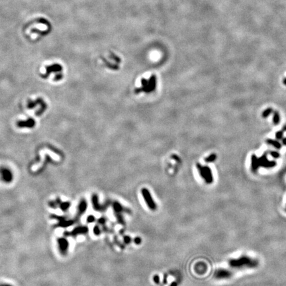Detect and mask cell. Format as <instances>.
Listing matches in <instances>:
<instances>
[{
    "instance_id": "6da1fadb",
    "label": "cell",
    "mask_w": 286,
    "mask_h": 286,
    "mask_svg": "<svg viewBox=\"0 0 286 286\" xmlns=\"http://www.w3.org/2000/svg\"><path fill=\"white\" fill-rule=\"evenodd\" d=\"M229 266L235 269L254 268L258 266V261L247 256H242L236 259H231L229 262Z\"/></svg>"
},
{
    "instance_id": "7a4b0ae2",
    "label": "cell",
    "mask_w": 286,
    "mask_h": 286,
    "mask_svg": "<svg viewBox=\"0 0 286 286\" xmlns=\"http://www.w3.org/2000/svg\"><path fill=\"white\" fill-rule=\"evenodd\" d=\"M276 166L275 161H270L267 158V154L264 153L260 158H258L256 155L253 154L251 157V168L252 172H256L259 168L262 167L266 168H270Z\"/></svg>"
},
{
    "instance_id": "3957f363",
    "label": "cell",
    "mask_w": 286,
    "mask_h": 286,
    "mask_svg": "<svg viewBox=\"0 0 286 286\" xmlns=\"http://www.w3.org/2000/svg\"><path fill=\"white\" fill-rule=\"evenodd\" d=\"M197 169L201 178L204 179L207 183L210 184L213 182V176L212 171L209 166H203L198 164Z\"/></svg>"
},
{
    "instance_id": "277c9868",
    "label": "cell",
    "mask_w": 286,
    "mask_h": 286,
    "mask_svg": "<svg viewBox=\"0 0 286 286\" xmlns=\"http://www.w3.org/2000/svg\"><path fill=\"white\" fill-rule=\"evenodd\" d=\"M141 193L148 208L152 211L156 210L157 208L156 204L155 203L153 199H152V195L149 190L147 188H143L141 189Z\"/></svg>"
},
{
    "instance_id": "5b68a950",
    "label": "cell",
    "mask_w": 286,
    "mask_h": 286,
    "mask_svg": "<svg viewBox=\"0 0 286 286\" xmlns=\"http://www.w3.org/2000/svg\"><path fill=\"white\" fill-rule=\"evenodd\" d=\"M232 272L229 271L226 269H218L215 271L214 276L216 279H228L232 276Z\"/></svg>"
},
{
    "instance_id": "8992f818",
    "label": "cell",
    "mask_w": 286,
    "mask_h": 286,
    "mask_svg": "<svg viewBox=\"0 0 286 286\" xmlns=\"http://www.w3.org/2000/svg\"><path fill=\"white\" fill-rule=\"evenodd\" d=\"M91 200H92V204L93 209L97 211H103L105 210V209L108 208L109 206V204H105V205H101L99 203V199H98V197L97 195H93L92 198H91Z\"/></svg>"
},
{
    "instance_id": "52a82bcc",
    "label": "cell",
    "mask_w": 286,
    "mask_h": 286,
    "mask_svg": "<svg viewBox=\"0 0 286 286\" xmlns=\"http://www.w3.org/2000/svg\"><path fill=\"white\" fill-rule=\"evenodd\" d=\"M0 173L1 174V178L3 180L4 182H11L13 178V174L11 171H10L9 169L6 168H1V169H0Z\"/></svg>"
},
{
    "instance_id": "ba28073f",
    "label": "cell",
    "mask_w": 286,
    "mask_h": 286,
    "mask_svg": "<svg viewBox=\"0 0 286 286\" xmlns=\"http://www.w3.org/2000/svg\"><path fill=\"white\" fill-rule=\"evenodd\" d=\"M62 70V66H60V64H55L53 65H51V66H47L46 68V73L43 77L46 78L49 75L50 73L51 72H60Z\"/></svg>"
},
{
    "instance_id": "9c48e42d",
    "label": "cell",
    "mask_w": 286,
    "mask_h": 286,
    "mask_svg": "<svg viewBox=\"0 0 286 286\" xmlns=\"http://www.w3.org/2000/svg\"><path fill=\"white\" fill-rule=\"evenodd\" d=\"M35 125V121L32 119H29L27 121H20L17 123V126L20 128H32Z\"/></svg>"
},
{
    "instance_id": "30bf717a",
    "label": "cell",
    "mask_w": 286,
    "mask_h": 286,
    "mask_svg": "<svg viewBox=\"0 0 286 286\" xmlns=\"http://www.w3.org/2000/svg\"><path fill=\"white\" fill-rule=\"evenodd\" d=\"M113 208L115 211V213H122L123 212V207L119 202L115 201L113 204Z\"/></svg>"
},
{
    "instance_id": "8fae6325",
    "label": "cell",
    "mask_w": 286,
    "mask_h": 286,
    "mask_svg": "<svg viewBox=\"0 0 286 286\" xmlns=\"http://www.w3.org/2000/svg\"><path fill=\"white\" fill-rule=\"evenodd\" d=\"M87 202L86 200H82V201L80 202V204L78 206V213L79 214H83L85 211H86L87 209Z\"/></svg>"
},
{
    "instance_id": "7c38bea8",
    "label": "cell",
    "mask_w": 286,
    "mask_h": 286,
    "mask_svg": "<svg viewBox=\"0 0 286 286\" xmlns=\"http://www.w3.org/2000/svg\"><path fill=\"white\" fill-rule=\"evenodd\" d=\"M266 143H267L268 145H272L273 147H275L276 148H278V149H280V148H281V143H279L278 141H276V140L267 139L266 140Z\"/></svg>"
},
{
    "instance_id": "4fadbf2b",
    "label": "cell",
    "mask_w": 286,
    "mask_h": 286,
    "mask_svg": "<svg viewBox=\"0 0 286 286\" xmlns=\"http://www.w3.org/2000/svg\"><path fill=\"white\" fill-rule=\"evenodd\" d=\"M280 121V116L278 111H274V117H273V122L274 125H278Z\"/></svg>"
},
{
    "instance_id": "5bb4252c",
    "label": "cell",
    "mask_w": 286,
    "mask_h": 286,
    "mask_svg": "<svg viewBox=\"0 0 286 286\" xmlns=\"http://www.w3.org/2000/svg\"><path fill=\"white\" fill-rule=\"evenodd\" d=\"M216 158H217V156H216V154H211L210 156H209L208 157H207V158H206V161L207 162H212L215 161L216 160Z\"/></svg>"
},
{
    "instance_id": "9a60e30c",
    "label": "cell",
    "mask_w": 286,
    "mask_h": 286,
    "mask_svg": "<svg viewBox=\"0 0 286 286\" xmlns=\"http://www.w3.org/2000/svg\"><path fill=\"white\" fill-rule=\"evenodd\" d=\"M272 112H273V110H272V108H268L267 110H266L263 112V113H262V117L264 118L268 117L270 114H271V113Z\"/></svg>"
},
{
    "instance_id": "2e32d148",
    "label": "cell",
    "mask_w": 286,
    "mask_h": 286,
    "mask_svg": "<svg viewBox=\"0 0 286 286\" xmlns=\"http://www.w3.org/2000/svg\"><path fill=\"white\" fill-rule=\"evenodd\" d=\"M93 233L96 236H99L101 234V231H100V229L97 225H95L93 228Z\"/></svg>"
},
{
    "instance_id": "e0dca14e",
    "label": "cell",
    "mask_w": 286,
    "mask_h": 286,
    "mask_svg": "<svg viewBox=\"0 0 286 286\" xmlns=\"http://www.w3.org/2000/svg\"><path fill=\"white\" fill-rule=\"evenodd\" d=\"M283 130H279V131H278V132H277L276 133V138L277 139H279V140L282 139H283Z\"/></svg>"
},
{
    "instance_id": "ac0fdd59",
    "label": "cell",
    "mask_w": 286,
    "mask_h": 286,
    "mask_svg": "<svg viewBox=\"0 0 286 286\" xmlns=\"http://www.w3.org/2000/svg\"><path fill=\"white\" fill-rule=\"evenodd\" d=\"M95 220V218L93 215H89L87 218V221L88 222H93Z\"/></svg>"
},
{
    "instance_id": "d6986e66",
    "label": "cell",
    "mask_w": 286,
    "mask_h": 286,
    "mask_svg": "<svg viewBox=\"0 0 286 286\" xmlns=\"http://www.w3.org/2000/svg\"><path fill=\"white\" fill-rule=\"evenodd\" d=\"M270 154H271V156L274 158H279V156H279V154L278 153V152H274V151L270 152Z\"/></svg>"
},
{
    "instance_id": "ffe728a7",
    "label": "cell",
    "mask_w": 286,
    "mask_h": 286,
    "mask_svg": "<svg viewBox=\"0 0 286 286\" xmlns=\"http://www.w3.org/2000/svg\"><path fill=\"white\" fill-rule=\"evenodd\" d=\"M153 280L156 284H158V283H160V277H159L158 275H155V276L153 277Z\"/></svg>"
},
{
    "instance_id": "44dd1931",
    "label": "cell",
    "mask_w": 286,
    "mask_h": 286,
    "mask_svg": "<svg viewBox=\"0 0 286 286\" xmlns=\"http://www.w3.org/2000/svg\"><path fill=\"white\" fill-rule=\"evenodd\" d=\"M124 242H125L126 244H129L130 242H131V239H130V237H128V236H126V237H124Z\"/></svg>"
},
{
    "instance_id": "7402d4cb",
    "label": "cell",
    "mask_w": 286,
    "mask_h": 286,
    "mask_svg": "<svg viewBox=\"0 0 286 286\" xmlns=\"http://www.w3.org/2000/svg\"><path fill=\"white\" fill-rule=\"evenodd\" d=\"M142 240L140 237H135L134 239V242L136 244H140L141 243Z\"/></svg>"
},
{
    "instance_id": "603a6c76",
    "label": "cell",
    "mask_w": 286,
    "mask_h": 286,
    "mask_svg": "<svg viewBox=\"0 0 286 286\" xmlns=\"http://www.w3.org/2000/svg\"><path fill=\"white\" fill-rule=\"evenodd\" d=\"M105 222H106V219L103 217L100 218V219L98 220V222H99V223L101 224H104L105 223Z\"/></svg>"
},
{
    "instance_id": "cb8c5ba5",
    "label": "cell",
    "mask_w": 286,
    "mask_h": 286,
    "mask_svg": "<svg viewBox=\"0 0 286 286\" xmlns=\"http://www.w3.org/2000/svg\"><path fill=\"white\" fill-rule=\"evenodd\" d=\"M170 286H178V283H177V282H176V281H174V282H172L171 283Z\"/></svg>"
},
{
    "instance_id": "d4e9b609",
    "label": "cell",
    "mask_w": 286,
    "mask_h": 286,
    "mask_svg": "<svg viewBox=\"0 0 286 286\" xmlns=\"http://www.w3.org/2000/svg\"><path fill=\"white\" fill-rule=\"evenodd\" d=\"M282 143H283V145H286V137H285V138H283L282 139Z\"/></svg>"
},
{
    "instance_id": "484cf974",
    "label": "cell",
    "mask_w": 286,
    "mask_h": 286,
    "mask_svg": "<svg viewBox=\"0 0 286 286\" xmlns=\"http://www.w3.org/2000/svg\"><path fill=\"white\" fill-rule=\"evenodd\" d=\"M283 130V132H284V131H286V126H283V130Z\"/></svg>"
},
{
    "instance_id": "4316f807",
    "label": "cell",
    "mask_w": 286,
    "mask_h": 286,
    "mask_svg": "<svg viewBox=\"0 0 286 286\" xmlns=\"http://www.w3.org/2000/svg\"><path fill=\"white\" fill-rule=\"evenodd\" d=\"M283 84H284L285 85H286V78H285V79L283 80Z\"/></svg>"
}]
</instances>
